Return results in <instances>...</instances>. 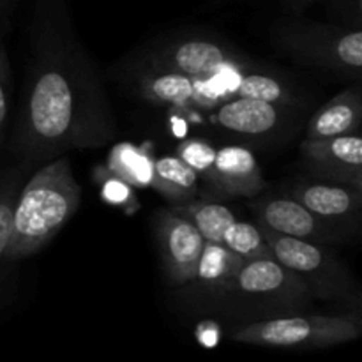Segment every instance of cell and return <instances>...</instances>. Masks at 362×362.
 <instances>
[{"label":"cell","mask_w":362,"mask_h":362,"mask_svg":"<svg viewBox=\"0 0 362 362\" xmlns=\"http://www.w3.org/2000/svg\"><path fill=\"white\" fill-rule=\"evenodd\" d=\"M25 87L13 134L21 165L108 145L117 124L94 59L73 27L67 0H35Z\"/></svg>","instance_id":"obj_1"},{"label":"cell","mask_w":362,"mask_h":362,"mask_svg":"<svg viewBox=\"0 0 362 362\" xmlns=\"http://www.w3.org/2000/svg\"><path fill=\"white\" fill-rule=\"evenodd\" d=\"M80 204L81 187L71 159L64 154L45 163L14 202L9 260L14 264L39 253L76 214Z\"/></svg>","instance_id":"obj_2"},{"label":"cell","mask_w":362,"mask_h":362,"mask_svg":"<svg viewBox=\"0 0 362 362\" xmlns=\"http://www.w3.org/2000/svg\"><path fill=\"white\" fill-rule=\"evenodd\" d=\"M272 42L292 59L322 67L345 78L361 80V28L313 21L283 20L272 28Z\"/></svg>","instance_id":"obj_3"},{"label":"cell","mask_w":362,"mask_h":362,"mask_svg":"<svg viewBox=\"0 0 362 362\" xmlns=\"http://www.w3.org/2000/svg\"><path fill=\"white\" fill-rule=\"evenodd\" d=\"M362 325L357 315H283L253 320L232 332L237 343L271 349H329L354 341Z\"/></svg>","instance_id":"obj_4"},{"label":"cell","mask_w":362,"mask_h":362,"mask_svg":"<svg viewBox=\"0 0 362 362\" xmlns=\"http://www.w3.org/2000/svg\"><path fill=\"white\" fill-rule=\"evenodd\" d=\"M258 228L276 260L304 283L311 297L331 303H359L352 274L332 251L322 244L281 235L262 225Z\"/></svg>","instance_id":"obj_5"},{"label":"cell","mask_w":362,"mask_h":362,"mask_svg":"<svg viewBox=\"0 0 362 362\" xmlns=\"http://www.w3.org/2000/svg\"><path fill=\"white\" fill-rule=\"evenodd\" d=\"M311 299L304 283L276 258L246 260L219 306L243 303L264 313H292Z\"/></svg>","instance_id":"obj_6"},{"label":"cell","mask_w":362,"mask_h":362,"mask_svg":"<svg viewBox=\"0 0 362 362\" xmlns=\"http://www.w3.org/2000/svg\"><path fill=\"white\" fill-rule=\"evenodd\" d=\"M154 233L166 283L182 286L193 281L205 246L197 226L172 209H163L154 216Z\"/></svg>","instance_id":"obj_7"},{"label":"cell","mask_w":362,"mask_h":362,"mask_svg":"<svg viewBox=\"0 0 362 362\" xmlns=\"http://www.w3.org/2000/svg\"><path fill=\"white\" fill-rule=\"evenodd\" d=\"M258 225L281 235L308 240L315 244H334L346 239L349 233L315 216L292 197H260L253 202Z\"/></svg>","instance_id":"obj_8"},{"label":"cell","mask_w":362,"mask_h":362,"mask_svg":"<svg viewBox=\"0 0 362 362\" xmlns=\"http://www.w3.org/2000/svg\"><path fill=\"white\" fill-rule=\"evenodd\" d=\"M308 170L322 180L349 184L362 189V138L359 134L308 140L300 144Z\"/></svg>","instance_id":"obj_9"},{"label":"cell","mask_w":362,"mask_h":362,"mask_svg":"<svg viewBox=\"0 0 362 362\" xmlns=\"http://www.w3.org/2000/svg\"><path fill=\"white\" fill-rule=\"evenodd\" d=\"M235 62V55L221 41L184 37L170 41L151 57V66L191 78L214 76Z\"/></svg>","instance_id":"obj_10"},{"label":"cell","mask_w":362,"mask_h":362,"mask_svg":"<svg viewBox=\"0 0 362 362\" xmlns=\"http://www.w3.org/2000/svg\"><path fill=\"white\" fill-rule=\"evenodd\" d=\"M292 198L310 209L315 216L350 233L361 221L362 189L341 182L317 180L300 182L292 189Z\"/></svg>","instance_id":"obj_11"},{"label":"cell","mask_w":362,"mask_h":362,"mask_svg":"<svg viewBox=\"0 0 362 362\" xmlns=\"http://www.w3.org/2000/svg\"><path fill=\"white\" fill-rule=\"evenodd\" d=\"M205 179L225 197H257L264 189V177L253 152L237 145L216 151Z\"/></svg>","instance_id":"obj_12"},{"label":"cell","mask_w":362,"mask_h":362,"mask_svg":"<svg viewBox=\"0 0 362 362\" xmlns=\"http://www.w3.org/2000/svg\"><path fill=\"white\" fill-rule=\"evenodd\" d=\"M246 264L243 257L233 253L225 244L205 243L193 281L200 297L218 304L228 293L240 267Z\"/></svg>","instance_id":"obj_13"},{"label":"cell","mask_w":362,"mask_h":362,"mask_svg":"<svg viewBox=\"0 0 362 362\" xmlns=\"http://www.w3.org/2000/svg\"><path fill=\"white\" fill-rule=\"evenodd\" d=\"M362 122V95L359 85L339 92L329 99L310 119L306 127L308 140L359 134Z\"/></svg>","instance_id":"obj_14"},{"label":"cell","mask_w":362,"mask_h":362,"mask_svg":"<svg viewBox=\"0 0 362 362\" xmlns=\"http://www.w3.org/2000/svg\"><path fill=\"white\" fill-rule=\"evenodd\" d=\"M285 106L258 99L235 98L219 106L214 122L239 134H267L281 124Z\"/></svg>","instance_id":"obj_15"},{"label":"cell","mask_w":362,"mask_h":362,"mask_svg":"<svg viewBox=\"0 0 362 362\" xmlns=\"http://www.w3.org/2000/svg\"><path fill=\"white\" fill-rule=\"evenodd\" d=\"M194 80L197 78L151 66L140 76V92L145 99L156 105H173L184 108L198 98Z\"/></svg>","instance_id":"obj_16"},{"label":"cell","mask_w":362,"mask_h":362,"mask_svg":"<svg viewBox=\"0 0 362 362\" xmlns=\"http://www.w3.org/2000/svg\"><path fill=\"white\" fill-rule=\"evenodd\" d=\"M198 173L179 156L158 159L152 172V186L168 200L186 204L198 193Z\"/></svg>","instance_id":"obj_17"},{"label":"cell","mask_w":362,"mask_h":362,"mask_svg":"<svg viewBox=\"0 0 362 362\" xmlns=\"http://www.w3.org/2000/svg\"><path fill=\"white\" fill-rule=\"evenodd\" d=\"M173 212L186 218L187 221L193 223L200 235L204 237L205 243L223 244V235L230 225L237 221L235 214L228 207L214 202H186V204L173 205Z\"/></svg>","instance_id":"obj_18"},{"label":"cell","mask_w":362,"mask_h":362,"mask_svg":"<svg viewBox=\"0 0 362 362\" xmlns=\"http://www.w3.org/2000/svg\"><path fill=\"white\" fill-rule=\"evenodd\" d=\"M27 168L28 166L20 165L18 168H11L0 175V279L4 271L13 264L9 260L11 225H13L14 202L21 189V175Z\"/></svg>","instance_id":"obj_19"},{"label":"cell","mask_w":362,"mask_h":362,"mask_svg":"<svg viewBox=\"0 0 362 362\" xmlns=\"http://www.w3.org/2000/svg\"><path fill=\"white\" fill-rule=\"evenodd\" d=\"M223 244L244 260H258V258H274L271 247L265 243L258 225L246 221H235L230 225L223 235Z\"/></svg>","instance_id":"obj_20"},{"label":"cell","mask_w":362,"mask_h":362,"mask_svg":"<svg viewBox=\"0 0 362 362\" xmlns=\"http://www.w3.org/2000/svg\"><path fill=\"white\" fill-rule=\"evenodd\" d=\"M237 98L258 99V101L276 103V105H290L293 101L292 92L285 87L278 78L267 74L251 73L244 76L237 85Z\"/></svg>","instance_id":"obj_21"},{"label":"cell","mask_w":362,"mask_h":362,"mask_svg":"<svg viewBox=\"0 0 362 362\" xmlns=\"http://www.w3.org/2000/svg\"><path fill=\"white\" fill-rule=\"evenodd\" d=\"M177 156L191 166L198 175L207 177L216 158V148L200 140H184L177 148Z\"/></svg>","instance_id":"obj_22"},{"label":"cell","mask_w":362,"mask_h":362,"mask_svg":"<svg viewBox=\"0 0 362 362\" xmlns=\"http://www.w3.org/2000/svg\"><path fill=\"white\" fill-rule=\"evenodd\" d=\"M11 92H13V73H11V60L6 45L0 37V148L6 140L7 117H9Z\"/></svg>","instance_id":"obj_23"},{"label":"cell","mask_w":362,"mask_h":362,"mask_svg":"<svg viewBox=\"0 0 362 362\" xmlns=\"http://www.w3.org/2000/svg\"><path fill=\"white\" fill-rule=\"evenodd\" d=\"M317 2H320V0H281L283 7L290 13H303L306 7L313 6Z\"/></svg>","instance_id":"obj_24"},{"label":"cell","mask_w":362,"mask_h":362,"mask_svg":"<svg viewBox=\"0 0 362 362\" xmlns=\"http://www.w3.org/2000/svg\"><path fill=\"white\" fill-rule=\"evenodd\" d=\"M7 6H9V0H0V16H2V14L6 13Z\"/></svg>","instance_id":"obj_25"}]
</instances>
